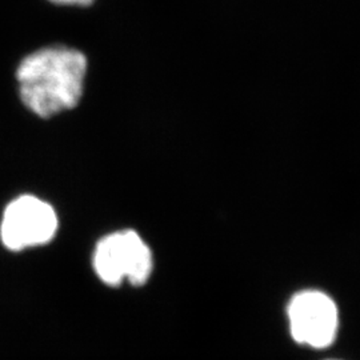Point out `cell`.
I'll return each mask as SVG.
<instances>
[{"label": "cell", "instance_id": "cell-1", "mask_svg": "<svg viewBox=\"0 0 360 360\" xmlns=\"http://www.w3.org/2000/svg\"><path fill=\"white\" fill-rule=\"evenodd\" d=\"M87 59L67 47H47L28 55L16 77L27 108L41 117L74 108L83 94Z\"/></svg>", "mask_w": 360, "mask_h": 360}, {"label": "cell", "instance_id": "cell-2", "mask_svg": "<svg viewBox=\"0 0 360 360\" xmlns=\"http://www.w3.org/2000/svg\"><path fill=\"white\" fill-rule=\"evenodd\" d=\"M154 266L153 252L135 231H120L103 238L95 250L94 267L104 283H146Z\"/></svg>", "mask_w": 360, "mask_h": 360}, {"label": "cell", "instance_id": "cell-3", "mask_svg": "<svg viewBox=\"0 0 360 360\" xmlns=\"http://www.w3.org/2000/svg\"><path fill=\"white\" fill-rule=\"evenodd\" d=\"M290 333L299 345L330 347L339 330V311L333 297L318 290H304L291 297L287 306Z\"/></svg>", "mask_w": 360, "mask_h": 360}, {"label": "cell", "instance_id": "cell-4", "mask_svg": "<svg viewBox=\"0 0 360 360\" xmlns=\"http://www.w3.org/2000/svg\"><path fill=\"white\" fill-rule=\"evenodd\" d=\"M58 230V217L49 203L25 195L11 202L3 215L0 235L13 251L50 242Z\"/></svg>", "mask_w": 360, "mask_h": 360}, {"label": "cell", "instance_id": "cell-5", "mask_svg": "<svg viewBox=\"0 0 360 360\" xmlns=\"http://www.w3.org/2000/svg\"><path fill=\"white\" fill-rule=\"evenodd\" d=\"M55 4H65V6H90L95 0H50Z\"/></svg>", "mask_w": 360, "mask_h": 360}]
</instances>
